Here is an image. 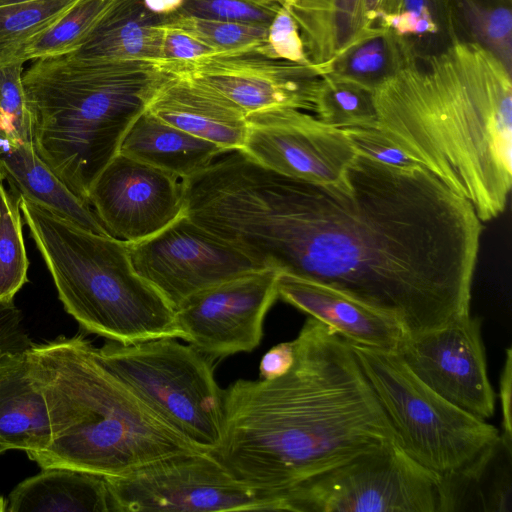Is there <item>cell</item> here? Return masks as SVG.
<instances>
[{
  "label": "cell",
  "instance_id": "1",
  "mask_svg": "<svg viewBox=\"0 0 512 512\" xmlns=\"http://www.w3.org/2000/svg\"><path fill=\"white\" fill-rule=\"evenodd\" d=\"M192 218L262 268L343 292L406 336L470 314L482 221L422 166L357 154L339 182L315 184L233 151L202 176Z\"/></svg>",
  "mask_w": 512,
  "mask_h": 512
},
{
  "label": "cell",
  "instance_id": "2",
  "mask_svg": "<svg viewBox=\"0 0 512 512\" xmlns=\"http://www.w3.org/2000/svg\"><path fill=\"white\" fill-rule=\"evenodd\" d=\"M293 344L283 376L223 390V437L212 452L237 480L282 503L301 483L398 443L345 337L309 317Z\"/></svg>",
  "mask_w": 512,
  "mask_h": 512
},
{
  "label": "cell",
  "instance_id": "3",
  "mask_svg": "<svg viewBox=\"0 0 512 512\" xmlns=\"http://www.w3.org/2000/svg\"><path fill=\"white\" fill-rule=\"evenodd\" d=\"M511 73L480 44L457 38L373 90L374 127L482 222L502 214L511 190Z\"/></svg>",
  "mask_w": 512,
  "mask_h": 512
},
{
  "label": "cell",
  "instance_id": "4",
  "mask_svg": "<svg viewBox=\"0 0 512 512\" xmlns=\"http://www.w3.org/2000/svg\"><path fill=\"white\" fill-rule=\"evenodd\" d=\"M27 355L46 399L52 433L50 445L29 456L41 469L117 477L162 458L200 451L120 380L82 335L33 343Z\"/></svg>",
  "mask_w": 512,
  "mask_h": 512
},
{
  "label": "cell",
  "instance_id": "5",
  "mask_svg": "<svg viewBox=\"0 0 512 512\" xmlns=\"http://www.w3.org/2000/svg\"><path fill=\"white\" fill-rule=\"evenodd\" d=\"M165 75L146 61L37 59L22 75L35 152L88 203L91 185Z\"/></svg>",
  "mask_w": 512,
  "mask_h": 512
},
{
  "label": "cell",
  "instance_id": "6",
  "mask_svg": "<svg viewBox=\"0 0 512 512\" xmlns=\"http://www.w3.org/2000/svg\"><path fill=\"white\" fill-rule=\"evenodd\" d=\"M19 207L66 312L86 332L131 344L186 336L175 310L134 270L128 244L19 196Z\"/></svg>",
  "mask_w": 512,
  "mask_h": 512
},
{
  "label": "cell",
  "instance_id": "7",
  "mask_svg": "<svg viewBox=\"0 0 512 512\" xmlns=\"http://www.w3.org/2000/svg\"><path fill=\"white\" fill-rule=\"evenodd\" d=\"M349 344L400 447L461 500L501 447L498 429L434 392L398 352Z\"/></svg>",
  "mask_w": 512,
  "mask_h": 512
},
{
  "label": "cell",
  "instance_id": "8",
  "mask_svg": "<svg viewBox=\"0 0 512 512\" xmlns=\"http://www.w3.org/2000/svg\"><path fill=\"white\" fill-rule=\"evenodd\" d=\"M105 365L197 449L212 453L223 437V390L212 360L177 338L98 348Z\"/></svg>",
  "mask_w": 512,
  "mask_h": 512
},
{
  "label": "cell",
  "instance_id": "9",
  "mask_svg": "<svg viewBox=\"0 0 512 512\" xmlns=\"http://www.w3.org/2000/svg\"><path fill=\"white\" fill-rule=\"evenodd\" d=\"M283 511L445 512L452 508L443 478L393 443L288 491Z\"/></svg>",
  "mask_w": 512,
  "mask_h": 512
},
{
  "label": "cell",
  "instance_id": "10",
  "mask_svg": "<svg viewBox=\"0 0 512 512\" xmlns=\"http://www.w3.org/2000/svg\"><path fill=\"white\" fill-rule=\"evenodd\" d=\"M105 478L114 512L283 511L281 498L237 480L209 452L177 454Z\"/></svg>",
  "mask_w": 512,
  "mask_h": 512
},
{
  "label": "cell",
  "instance_id": "11",
  "mask_svg": "<svg viewBox=\"0 0 512 512\" xmlns=\"http://www.w3.org/2000/svg\"><path fill=\"white\" fill-rule=\"evenodd\" d=\"M128 250L135 272L174 310L202 290L264 269L186 214Z\"/></svg>",
  "mask_w": 512,
  "mask_h": 512
},
{
  "label": "cell",
  "instance_id": "12",
  "mask_svg": "<svg viewBox=\"0 0 512 512\" xmlns=\"http://www.w3.org/2000/svg\"><path fill=\"white\" fill-rule=\"evenodd\" d=\"M242 150L262 166L315 184L339 182L357 153L344 129L300 109L275 108L247 116Z\"/></svg>",
  "mask_w": 512,
  "mask_h": 512
},
{
  "label": "cell",
  "instance_id": "13",
  "mask_svg": "<svg viewBox=\"0 0 512 512\" xmlns=\"http://www.w3.org/2000/svg\"><path fill=\"white\" fill-rule=\"evenodd\" d=\"M280 271L264 268L202 290L177 309L185 342L212 361L254 350L267 312L278 298Z\"/></svg>",
  "mask_w": 512,
  "mask_h": 512
},
{
  "label": "cell",
  "instance_id": "14",
  "mask_svg": "<svg viewBox=\"0 0 512 512\" xmlns=\"http://www.w3.org/2000/svg\"><path fill=\"white\" fill-rule=\"evenodd\" d=\"M398 354L429 388L470 415L486 421L495 408L481 337V322L470 314L414 336Z\"/></svg>",
  "mask_w": 512,
  "mask_h": 512
},
{
  "label": "cell",
  "instance_id": "15",
  "mask_svg": "<svg viewBox=\"0 0 512 512\" xmlns=\"http://www.w3.org/2000/svg\"><path fill=\"white\" fill-rule=\"evenodd\" d=\"M87 200L108 234L127 244L185 214L181 179L120 153L97 176Z\"/></svg>",
  "mask_w": 512,
  "mask_h": 512
},
{
  "label": "cell",
  "instance_id": "16",
  "mask_svg": "<svg viewBox=\"0 0 512 512\" xmlns=\"http://www.w3.org/2000/svg\"><path fill=\"white\" fill-rule=\"evenodd\" d=\"M211 87L247 116L275 108L313 109L320 74L313 66L259 54H217L183 62L157 64Z\"/></svg>",
  "mask_w": 512,
  "mask_h": 512
},
{
  "label": "cell",
  "instance_id": "17",
  "mask_svg": "<svg viewBox=\"0 0 512 512\" xmlns=\"http://www.w3.org/2000/svg\"><path fill=\"white\" fill-rule=\"evenodd\" d=\"M146 109L168 124L212 142L226 153L242 150L247 115L206 84L181 73H168Z\"/></svg>",
  "mask_w": 512,
  "mask_h": 512
},
{
  "label": "cell",
  "instance_id": "18",
  "mask_svg": "<svg viewBox=\"0 0 512 512\" xmlns=\"http://www.w3.org/2000/svg\"><path fill=\"white\" fill-rule=\"evenodd\" d=\"M277 290L278 298L350 342L397 352L406 337L393 318L322 283L280 272Z\"/></svg>",
  "mask_w": 512,
  "mask_h": 512
},
{
  "label": "cell",
  "instance_id": "19",
  "mask_svg": "<svg viewBox=\"0 0 512 512\" xmlns=\"http://www.w3.org/2000/svg\"><path fill=\"white\" fill-rule=\"evenodd\" d=\"M52 440L43 391L30 367L27 351L0 355V441L7 450L29 456Z\"/></svg>",
  "mask_w": 512,
  "mask_h": 512
},
{
  "label": "cell",
  "instance_id": "20",
  "mask_svg": "<svg viewBox=\"0 0 512 512\" xmlns=\"http://www.w3.org/2000/svg\"><path fill=\"white\" fill-rule=\"evenodd\" d=\"M165 18L143 0H114L69 57L88 62L159 60Z\"/></svg>",
  "mask_w": 512,
  "mask_h": 512
},
{
  "label": "cell",
  "instance_id": "21",
  "mask_svg": "<svg viewBox=\"0 0 512 512\" xmlns=\"http://www.w3.org/2000/svg\"><path fill=\"white\" fill-rule=\"evenodd\" d=\"M119 153L183 180L205 169L226 152L145 109L128 128Z\"/></svg>",
  "mask_w": 512,
  "mask_h": 512
},
{
  "label": "cell",
  "instance_id": "22",
  "mask_svg": "<svg viewBox=\"0 0 512 512\" xmlns=\"http://www.w3.org/2000/svg\"><path fill=\"white\" fill-rule=\"evenodd\" d=\"M114 512L106 478L71 468H43L10 492L6 512Z\"/></svg>",
  "mask_w": 512,
  "mask_h": 512
},
{
  "label": "cell",
  "instance_id": "23",
  "mask_svg": "<svg viewBox=\"0 0 512 512\" xmlns=\"http://www.w3.org/2000/svg\"><path fill=\"white\" fill-rule=\"evenodd\" d=\"M0 177L8 181L15 194L88 231L109 235L92 207L51 171L35 152L32 142H19L0 153Z\"/></svg>",
  "mask_w": 512,
  "mask_h": 512
},
{
  "label": "cell",
  "instance_id": "24",
  "mask_svg": "<svg viewBox=\"0 0 512 512\" xmlns=\"http://www.w3.org/2000/svg\"><path fill=\"white\" fill-rule=\"evenodd\" d=\"M308 59L321 75L368 28L362 0H284Z\"/></svg>",
  "mask_w": 512,
  "mask_h": 512
},
{
  "label": "cell",
  "instance_id": "25",
  "mask_svg": "<svg viewBox=\"0 0 512 512\" xmlns=\"http://www.w3.org/2000/svg\"><path fill=\"white\" fill-rule=\"evenodd\" d=\"M420 54L407 40L382 26L366 28L325 74L374 90Z\"/></svg>",
  "mask_w": 512,
  "mask_h": 512
},
{
  "label": "cell",
  "instance_id": "26",
  "mask_svg": "<svg viewBox=\"0 0 512 512\" xmlns=\"http://www.w3.org/2000/svg\"><path fill=\"white\" fill-rule=\"evenodd\" d=\"M375 25L407 40L420 55L459 38L450 0H382Z\"/></svg>",
  "mask_w": 512,
  "mask_h": 512
},
{
  "label": "cell",
  "instance_id": "27",
  "mask_svg": "<svg viewBox=\"0 0 512 512\" xmlns=\"http://www.w3.org/2000/svg\"><path fill=\"white\" fill-rule=\"evenodd\" d=\"M78 0H35L0 6V67L24 63L27 47Z\"/></svg>",
  "mask_w": 512,
  "mask_h": 512
},
{
  "label": "cell",
  "instance_id": "28",
  "mask_svg": "<svg viewBox=\"0 0 512 512\" xmlns=\"http://www.w3.org/2000/svg\"><path fill=\"white\" fill-rule=\"evenodd\" d=\"M465 40L476 42L493 53L512 71V11L510 0H450ZM460 38V36H459Z\"/></svg>",
  "mask_w": 512,
  "mask_h": 512
},
{
  "label": "cell",
  "instance_id": "29",
  "mask_svg": "<svg viewBox=\"0 0 512 512\" xmlns=\"http://www.w3.org/2000/svg\"><path fill=\"white\" fill-rule=\"evenodd\" d=\"M312 111L323 123L341 129L374 127L377 120L373 91L332 74L320 76Z\"/></svg>",
  "mask_w": 512,
  "mask_h": 512
},
{
  "label": "cell",
  "instance_id": "30",
  "mask_svg": "<svg viewBox=\"0 0 512 512\" xmlns=\"http://www.w3.org/2000/svg\"><path fill=\"white\" fill-rule=\"evenodd\" d=\"M113 1L78 0L27 47L25 62L73 52Z\"/></svg>",
  "mask_w": 512,
  "mask_h": 512
},
{
  "label": "cell",
  "instance_id": "31",
  "mask_svg": "<svg viewBox=\"0 0 512 512\" xmlns=\"http://www.w3.org/2000/svg\"><path fill=\"white\" fill-rule=\"evenodd\" d=\"M20 212L19 195L8 191L0 177V300H13L28 281Z\"/></svg>",
  "mask_w": 512,
  "mask_h": 512
},
{
  "label": "cell",
  "instance_id": "32",
  "mask_svg": "<svg viewBox=\"0 0 512 512\" xmlns=\"http://www.w3.org/2000/svg\"><path fill=\"white\" fill-rule=\"evenodd\" d=\"M164 24L188 32L218 54H259L268 28L180 13L166 18Z\"/></svg>",
  "mask_w": 512,
  "mask_h": 512
},
{
  "label": "cell",
  "instance_id": "33",
  "mask_svg": "<svg viewBox=\"0 0 512 512\" xmlns=\"http://www.w3.org/2000/svg\"><path fill=\"white\" fill-rule=\"evenodd\" d=\"M282 0H185L180 14L268 27Z\"/></svg>",
  "mask_w": 512,
  "mask_h": 512
},
{
  "label": "cell",
  "instance_id": "34",
  "mask_svg": "<svg viewBox=\"0 0 512 512\" xmlns=\"http://www.w3.org/2000/svg\"><path fill=\"white\" fill-rule=\"evenodd\" d=\"M23 64L0 67V115L16 142H31L30 114L22 82Z\"/></svg>",
  "mask_w": 512,
  "mask_h": 512
},
{
  "label": "cell",
  "instance_id": "35",
  "mask_svg": "<svg viewBox=\"0 0 512 512\" xmlns=\"http://www.w3.org/2000/svg\"><path fill=\"white\" fill-rule=\"evenodd\" d=\"M259 55L312 66L306 54L298 25L283 4L268 25L265 43Z\"/></svg>",
  "mask_w": 512,
  "mask_h": 512
},
{
  "label": "cell",
  "instance_id": "36",
  "mask_svg": "<svg viewBox=\"0 0 512 512\" xmlns=\"http://www.w3.org/2000/svg\"><path fill=\"white\" fill-rule=\"evenodd\" d=\"M357 154L396 168L420 166L391 143L376 127L343 128Z\"/></svg>",
  "mask_w": 512,
  "mask_h": 512
},
{
  "label": "cell",
  "instance_id": "37",
  "mask_svg": "<svg viewBox=\"0 0 512 512\" xmlns=\"http://www.w3.org/2000/svg\"><path fill=\"white\" fill-rule=\"evenodd\" d=\"M217 54L188 32L163 23L160 55L156 64L183 63Z\"/></svg>",
  "mask_w": 512,
  "mask_h": 512
},
{
  "label": "cell",
  "instance_id": "38",
  "mask_svg": "<svg viewBox=\"0 0 512 512\" xmlns=\"http://www.w3.org/2000/svg\"><path fill=\"white\" fill-rule=\"evenodd\" d=\"M32 345L21 310L13 300H0V355L24 352Z\"/></svg>",
  "mask_w": 512,
  "mask_h": 512
},
{
  "label": "cell",
  "instance_id": "39",
  "mask_svg": "<svg viewBox=\"0 0 512 512\" xmlns=\"http://www.w3.org/2000/svg\"><path fill=\"white\" fill-rule=\"evenodd\" d=\"M295 361L293 341L282 342L273 346L262 357L259 364L261 379L272 380L290 371Z\"/></svg>",
  "mask_w": 512,
  "mask_h": 512
},
{
  "label": "cell",
  "instance_id": "40",
  "mask_svg": "<svg viewBox=\"0 0 512 512\" xmlns=\"http://www.w3.org/2000/svg\"><path fill=\"white\" fill-rule=\"evenodd\" d=\"M500 403L502 410V434H500L502 448L511 456L512 419H511V393H512V350L506 349L505 363L500 376Z\"/></svg>",
  "mask_w": 512,
  "mask_h": 512
},
{
  "label": "cell",
  "instance_id": "41",
  "mask_svg": "<svg viewBox=\"0 0 512 512\" xmlns=\"http://www.w3.org/2000/svg\"><path fill=\"white\" fill-rule=\"evenodd\" d=\"M185 0H143L145 8L151 13L168 18L179 13Z\"/></svg>",
  "mask_w": 512,
  "mask_h": 512
},
{
  "label": "cell",
  "instance_id": "42",
  "mask_svg": "<svg viewBox=\"0 0 512 512\" xmlns=\"http://www.w3.org/2000/svg\"><path fill=\"white\" fill-rule=\"evenodd\" d=\"M365 23L368 27L375 25L382 0H362Z\"/></svg>",
  "mask_w": 512,
  "mask_h": 512
},
{
  "label": "cell",
  "instance_id": "43",
  "mask_svg": "<svg viewBox=\"0 0 512 512\" xmlns=\"http://www.w3.org/2000/svg\"><path fill=\"white\" fill-rule=\"evenodd\" d=\"M17 143L9 133L1 115H0V153L9 151Z\"/></svg>",
  "mask_w": 512,
  "mask_h": 512
},
{
  "label": "cell",
  "instance_id": "44",
  "mask_svg": "<svg viewBox=\"0 0 512 512\" xmlns=\"http://www.w3.org/2000/svg\"><path fill=\"white\" fill-rule=\"evenodd\" d=\"M35 0H0V6Z\"/></svg>",
  "mask_w": 512,
  "mask_h": 512
},
{
  "label": "cell",
  "instance_id": "45",
  "mask_svg": "<svg viewBox=\"0 0 512 512\" xmlns=\"http://www.w3.org/2000/svg\"><path fill=\"white\" fill-rule=\"evenodd\" d=\"M7 501L0 496V512H6Z\"/></svg>",
  "mask_w": 512,
  "mask_h": 512
},
{
  "label": "cell",
  "instance_id": "46",
  "mask_svg": "<svg viewBox=\"0 0 512 512\" xmlns=\"http://www.w3.org/2000/svg\"><path fill=\"white\" fill-rule=\"evenodd\" d=\"M5 451H7V449L4 447V445H3V444L1 443V441H0V455H1L2 453H4Z\"/></svg>",
  "mask_w": 512,
  "mask_h": 512
}]
</instances>
